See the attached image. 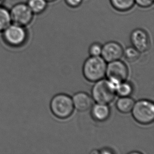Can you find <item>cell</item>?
<instances>
[{"instance_id":"cell-9","label":"cell","mask_w":154,"mask_h":154,"mask_svg":"<svg viewBox=\"0 0 154 154\" xmlns=\"http://www.w3.org/2000/svg\"><path fill=\"white\" fill-rule=\"evenodd\" d=\"M124 53L122 46L117 42L111 41L106 43L102 46V56L107 62L119 60L123 56Z\"/></svg>"},{"instance_id":"cell-1","label":"cell","mask_w":154,"mask_h":154,"mask_svg":"<svg viewBox=\"0 0 154 154\" xmlns=\"http://www.w3.org/2000/svg\"><path fill=\"white\" fill-rule=\"evenodd\" d=\"M106 62L100 56H91L84 63L83 73L88 81L96 82L106 75Z\"/></svg>"},{"instance_id":"cell-6","label":"cell","mask_w":154,"mask_h":154,"mask_svg":"<svg viewBox=\"0 0 154 154\" xmlns=\"http://www.w3.org/2000/svg\"><path fill=\"white\" fill-rule=\"evenodd\" d=\"M10 13L12 23L24 27L31 23L34 15L27 4L22 2L14 5Z\"/></svg>"},{"instance_id":"cell-18","label":"cell","mask_w":154,"mask_h":154,"mask_svg":"<svg viewBox=\"0 0 154 154\" xmlns=\"http://www.w3.org/2000/svg\"><path fill=\"white\" fill-rule=\"evenodd\" d=\"M102 46L97 43H95L92 44L90 46V54L91 56H100L102 53Z\"/></svg>"},{"instance_id":"cell-23","label":"cell","mask_w":154,"mask_h":154,"mask_svg":"<svg viewBox=\"0 0 154 154\" xmlns=\"http://www.w3.org/2000/svg\"><path fill=\"white\" fill-rule=\"evenodd\" d=\"M2 0H0V4H1V2H2Z\"/></svg>"},{"instance_id":"cell-16","label":"cell","mask_w":154,"mask_h":154,"mask_svg":"<svg viewBox=\"0 0 154 154\" xmlns=\"http://www.w3.org/2000/svg\"><path fill=\"white\" fill-rule=\"evenodd\" d=\"M133 92V87L131 84L125 81L119 84L116 88V93L121 97H127Z\"/></svg>"},{"instance_id":"cell-14","label":"cell","mask_w":154,"mask_h":154,"mask_svg":"<svg viewBox=\"0 0 154 154\" xmlns=\"http://www.w3.org/2000/svg\"><path fill=\"white\" fill-rule=\"evenodd\" d=\"M48 3L46 0H28L26 4L34 14H40L46 10Z\"/></svg>"},{"instance_id":"cell-17","label":"cell","mask_w":154,"mask_h":154,"mask_svg":"<svg viewBox=\"0 0 154 154\" xmlns=\"http://www.w3.org/2000/svg\"><path fill=\"white\" fill-rule=\"evenodd\" d=\"M126 60L130 62H133L137 60L140 56V52L138 51L135 48L133 47L127 48L124 51V53Z\"/></svg>"},{"instance_id":"cell-2","label":"cell","mask_w":154,"mask_h":154,"mask_svg":"<svg viewBox=\"0 0 154 154\" xmlns=\"http://www.w3.org/2000/svg\"><path fill=\"white\" fill-rule=\"evenodd\" d=\"M116 94V86L108 79L96 82L92 88V98L98 104H109L114 100Z\"/></svg>"},{"instance_id":"cell-22","label":"cell","mask_w":154,"mask_h":154,"mask_svg":"<svg viewBox=\"0 0 154 154\" xmlns=\"http://www.w3.org/2000/svg\"><path fill=\"white\" fill-rule=\"evenodd\" d=\"M48 2H53L56 1V0H46Z\"/></svg>"},{"instance_id":"cell-13","label":"cell","mask_w":154,"mask_h":154,"mask_svg":"<svg viewBox=\"0 0 154 154\" xmlns=\"http://www.w3.org/2000/svg\"><path fill=\"white\" fill-rule=\"evenodd\" d=\"M134 104L133 99L129 96L121 97L117 101L116 107L120 112L126 114L131 112Z\"/></svg>"},{"instance_id":"cell-20","label":"cell","mask_w":154,"mask_h":154,"mask_svg":"<svg viewBox=\"0 0 154 154\" xmlns=\"http://www.w3.org/2000/svg\"><path fill=\"white\" fill-rule=\"evenodd\" d=\"M65 3L71 8H77L81 5L83 0H64Z\"/></svg>"},{"instance_id":"cell-15","label":"cell","mask_w":154,"mask_h":154,"mask_svg":"<svg viewBox=\"0 0 154 154\" xmlns=\"http://www.w3.org/2000/svg\"><path fill=\"white\" fill-rule=\"evenodd\" d=\"M12 23L10 10L0 4V32H2Z\"/></svg>"},{"instance_id":"cell-10","label":"cell","mask_w":154,"mask_h":154,"mask_svg":"<svg viewBox=\"0 0 154 154\" xmlns=\"http://www.w3.org/2000/svg\"><path fill=\"white\" fill-rule=\"evenodd\" d=\"M74 107L79 112H85L93 106V98L84 92H78L73 96Z\"/></svg>"},{"instance_id":"cell-4","label":"cell","mask_w":154,"mask_h":154,"mask_svg":"<svg viewBox=\"0 0 154 154\" xmlns=\"http://www.w3.org/2000/svg\"><path fill=\"white\" fill-rule=\"evenodd\" d=\"M2 33L4 42L12 47L22 46L26 43L28 38L25 27L13 23L6 27Z\"/></svg>"},{"instance_id":"cell-11","label":"cell","mask_w":154,"mask_h":154,"mask_svg":"<svg viewBox=\"0 0 154 154\" xmlns=\"http://www.w3.org/2000/svg\"><path fill=\"white\" fill-rule=\"evenodd\" d=\"M91 108V115L94 120L102 122L109 118L110 114V108L106 104L97 103Z\"/></svg>"},{"instance_id":"cell-7","label":"cell","mask_w":154,"mask_h":154,"mask_svg":"<svg viewBox=\"0 0 154 154\" xmlns=\"http://www.w3.org/2000/svg\"><path fill=\"white\" fill-rule=\"evenodd\" d=\"M109 63L106 67V76L116 88L119 84L125 81L127 79L128 75V69L125 63L120 60Z\"/></svg>"},{"instance_id":"cell-8","label":"cell","mask_w":154,"mask_h":154,"mask_svg":"<svg viewBox=\"0 0 154 154\" xmlns=\"http://www.w3.org/2000/svg\"><path fill=\"white\" fill-rule=\"evenodd\" d=\"M130 39L133 46L140 53L147 52L150 48V38L144 29H136L133 30Z\"/></svg>"},{"instance_id":"cell-3","label":"cell","mask_w":154,"mask_h":154,"mask_svg":"<svg viewBox=\"0 0 154 154\" xmlns=\"http://www.w3.org/2000/svg\"><path fill=\"white\" fill-rule=\"evenodd\" d=\"M50 108L52 113L58 119H66L71 116L74 110L72 98L65 94H58L51 101Z\"/></svg>"},{"instance_id":"cell-19","label":"cell","mask_w":154,"mask_h":154,"mask_svg":"<svg viewBox=\"0 0 154 154\" xmlns=\"http://www.w3.org/2000/svg\"><path fill=\"white\" fill-rule=\"evenodd\" d=\"M135 3L142 8H148L154 4V0H134Z\"/></svg>"},{"instance_id":"cell-21","label":"cell","mask_w":154,"mask_h":154,"mask_svg":"<svg viewBox=\"0 0 154 154\" xmlns=\"http://www.w3.org/2000/svg\"><path fill=\"white\" fill-rule=\"evenodd\" d=\"M114 152L112 149L108 148H103L100 151H99V153L100 154H112Z\"/></svg>"},{"instance_id":"cell-12","label":"cell","mask_w":154,"mask_h":154,"mask_svg":"<svg viewBox=\"0 0 154 154\" xmlns=\"http://www.w3.org/2000/svg\"><path fill=\"white\" fill-rule=\"evenodd\" d=\"M109 1L112 8L121 12L131 10L135 4L134 0H109Z\"/></svg>"},{"instance_id":"cell-5","label":"cell","mask_w":154,"mask_h":154,"mask_svg":"<svg viewBox=\"0 0 154 154\" xmlns=\"http://www.w3.org/2000/svg\"><path fill=\"white\" fill-rule=\"evenodd\" d=\"M131 111L134 119L140 124L147 125L154 121V103L150 100H138L135 103Z\"/></svg>"}]
</instances>
